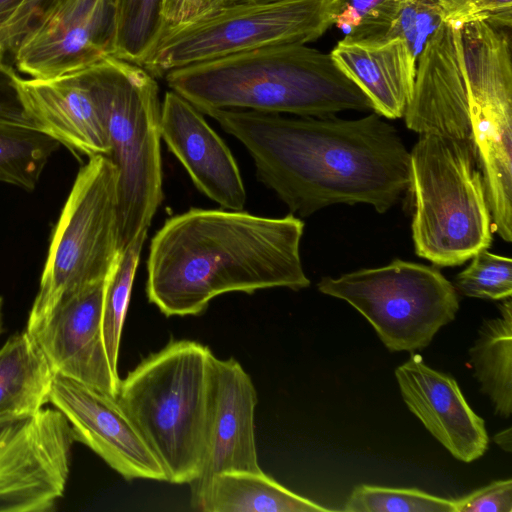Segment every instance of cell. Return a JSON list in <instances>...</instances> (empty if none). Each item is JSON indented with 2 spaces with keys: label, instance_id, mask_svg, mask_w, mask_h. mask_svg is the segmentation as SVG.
<instances>
[{
  "label": "cell",
  "instance_id": "6da1fadb",
  "mask_svg": "<svg viewBox=\"0 0 512 512\" xmlns=\"http://www.w3.org/2000/svg\"><path fill=\"white\" fill-rule=\"evenodd\" d=\"M206 115L242 143L258 180L301 217L341 203L385 213L410 188V154L376 112L352 120L238 109Z\"/></svg>",
  "mask_w": 512,
  "mask_h": 512
},
{
  "label": "cell",
  "instance_id": "7a4b0ae2",
  "mask_svg": "<svg viewBox=\"0 0 512 512\" xmlns=\"http://www.w3.org/2000/svg\"><path fill=\"white\" fill-rule=\"evenodd\" d=\"M304 222L243 210L191 208L168 218L150 243L146 295L165 316H196L215 297L307 288Z\"/></svg>",
  "mask_w": 512,
  "mask_h": 512
},
{
  "label": "cell",
  "instance_id": "3957f363",
  "mask_svg": "<svg viewBox=\"0 0 512 512\" xmlns=\"http://www.w3.org/2000/svg\"><path fill=\"white\" fill-rule=\"evenodd\" d=\"M168 87L202 114L217 109L330 116L373 111L330 54L307 44L262 47L177 68Z\"/></svg>",
  "mask_w": 512,
  "mask_h": 512
},
{
  "label": "cell",
  "instance_id": "277c9868",
  "mask_svg": "<svg viewBox=\"0 0 512 512\" xmlns=\"http://www.w3.org/2000/svg\"><path fill=\"white\" fill-rule=\"evenodd\" d=\"M214 356L199 342L171 340L120 380L117 399L167 482L190 484L200 473Z\"/></svg>",
  "mask_w": 512,
  "mask_h": 512
},
{
  "label": "cell",
  "instance_id": "5b68a950",
  "mask_svg": "<svg viewBox=\"0 0 512 512\" xmlns=\"http://www.w3.org/2000/svg\"><path fill=\"white\" fill-rule=\"evenodd\" d=\"M82 75L103 119L107 157L117 171L121 253L148 232L163 200L159 87L143 67L110 55Z\"/></svg>",
  "mask_w": 512,
  "mask_h": 512
},
{
  "label": "cell",
  "instance_id": "8992f818",
  "mask_svg": "<svg viewBox=\"0 0 512 512\" xmlns=\"http://www.w3.org/2000/svg\"><path fill=\"white\" fill-rule=\"evenodd\" d=\"M409 154L416 254L457 266L488 249L493 224L474 144L426 132Z\"/></svg>",
  "mask_w": 512,
  "mask_h": 512
},
{
  "label": "cell",
  "instance_id": "52a82bcc",
  "mask_svg": "<svg viewBox=\"0 0 512 512\" xmlns=\"http://www.w3.org/2000/svg\"><path fill=\"white\" fill-rule=\"evenodd\" d=\"M333 0L211 1L166 24L140 65L153 77L262 47L307 44L333 25Z\"/></svg>",
  "mask_w": 512,
  "mask_h": 512
},
{
  "label": "cell",
  "instance_id": "ba28073f",
  "mask_svg": "<svg viewBox=\"0 0 512 512\" xmlns=\"http://www.w3.org/2000/svg\"><path fill=\"white\" fill-rule=\"evenodd\" d=\"M117 171L104 155L79 170L53 230L26 330L31 334L66 296L108 277L118 256Z\"/></svg>",
  "mask_w": 512,
  "mask_h": 512
},
{
  "label": "cell",
  "instance_id": "9c48e42d",
  "mask_svg": "<svg viewBox=\"0 0 512 512\" xmlns=\"http://www.w3.org/2000/svg\"><path fill=\"white\" fill-rule=\"evenodd\" d=\"M317 287L354 307L393 352L425 348L459 309L458 293L439 270L399 259L339 278L323 277Z\"/></svg>",
  "mask_w": 512,
  "mask_h": 512
},
{
  "label": "cell",
  "instance_id": "30bf717a",
  "mask_svg": "<svg viewBox=\"0 0 512 512\" xmlns=\"http://www.w3.org/2000/svg\"><path fill=\"white\" fill-rule=\"evenodd\" d=\"M74 435L56 408L0 416V512H49L62 498Z\"/></svg>",
  "mask_w": 512,
  "mask_h": 512
},
{
  "label": "cell",
  "instance_id": "8fae6325",
  "mask_svg": "<svg viewBox=\"0 0 512 512\" xmlns=\"http://www.w3.org/2000/svg\"><path fill=\"white\" fill-rule=\"evenodd\" d=\"M117 0H51L13 48L35 79L82 71L110 55Z\"/></svg>",
  "mask_w": 512,
  "mask_h": 512
},
{
  "label": "cell",
  "instance_id": "7c38bea8",
  "mask_svg": "<svg viewBox=\"0 0 512 512\" xmlns=\"http://www.w3.org/2000/svg\"><path fill=\"white\" fill-rule=\"evenodd\" d=\"M49 402L79 441L126 480L167 481L166 474L116 396L54 374Z\"/></svg>",
  "mask_w": 512,
  "mask_h": 512
},
{
  "label": "cell",
  "instance_id": "4fadbf2b",
  "mask_svg": "<svg viewBox=\"0 0 512 512\" xmlns=\"http://www.w3.org/2000/svg\"><path fill=\"white\" fill-rule=\"evenodd\" d=\"M106 281L61 299L31 335L54 373L117 397L121 379L110 366L102 332Z\"/></svg>",
  "mask_w": 512,
  "mask_h": 512
},
{
  "label": "cell",
  "instance_id": "5bb4252c",
  "mask_svg": "<svg viewBox=\"0 0 512 512\" xmlns=\"http://www.w3.org/2000/svg\"><path fill=\"white\" fill-rule=\"evenodd\" d=\"M257 391L234 358H213L205 451L191 495L213 475L230 471L262 472L255 441Z\"/></svg>",
  "mask_w": 512,
  "mask_h": 512
},
{
  "label": "cell",
  "instance_id": "9a60e30c",
  "mask_svg": "<svg viewBox=\"0 0 512 512\" xmlns=\"http://www.w3.org/2000/svg\"><path fill=\"white\" fill-rule=\"evenodd\" d=\"M160 134L199 191L224 209L243 210L246 191L231 151L202 113L172 90L161 103Z\"/></svg>",
  "mask_w": 512,
  "mask_h": 512
},
{
  "label": "cell",
  "instance_id": "2e32d148",
  "mask_svg": "<svg viewBox=\"0 0 512 512\" xmlns=\"http://www.w3.org/2000/svg\"><path fill=\"white\" fill-rule=\"evenodd\" d=\"M395 376L408 409L452 456L469 463L485 453L489 444L485 422L454 378L430 368L415 353L397 367Z\"/></svg>",
  "mask_w": 512,
  "mask_h": 512
},
{
  "label": "cell",
  "instance_id": "e0dca14e",
  "mask_svg": "<svg viewBox=\"0 0 512 512\" xmlns=\"http://www.w3.org/2000/svg\"><path fill=\"white\" fill-rule=\"evenodd\" d=\"M18 85L44 131L74 153L108 156L107 131L82 71L49 79L19 75Z\"/></svg>",
  "mask_w": 512,
  "mask_h": 512
},
{
  "label": "cell",
  "instance_id": "ac0fdd59",
  "mask_svg": "<svg viewBox=\"0 0 512 512\" xmlns=\"http://www.w3.org/2000/svg\"><path fill=\"white\" fill-rule=\"evenodd\" d=\"M330 55L368 97L374 112L387 119L404 116L416 73L404 40L392 37L364 41L344 37Z\"/></svg>",
  "mask_w": 512,
  "mask_h": 512
},
{
  "label": "cell",
  "instance_id": "d6986e66",
  "mask_svg": "<svg viewBox=\"0 0 512 512\" xmlns=\"http://www.w3.org/2000/svg\"><path fill=\"white\" fill-rule=\"evenodd\" d=\"M191 505L203 512H328L262 472L230 471L213 475Z\"/></svg>",
  "mask_w": 512,
  "mask_h": 512
},
{
  "label": "cell",
  "instance_id": "ffe728a7",
  "mask_svg": "<svg viewBox=\"0 0 512 512\" xmlns=\"http://www.w3.org/2000/svg\"><path fill=\"white\" fill-rule=\"evenodd\" d=\"M54 374L27 330L12 335L0 348V416L43 409L49 402Z\"/></svg>",
  "mask_w": 512,
  "mask_h": 512
},
{
  "label": "cell",
  "instance_id": "44dd1931",
  "mask_svg": "<svg viewBox=\"0 0 512 512\" xmlns=\"http://www.w3.org/2000/svg\"><path fill=\"white\" fill-rule=\"evenodd\" d=\"M500 316L485 320L469 350L474 377L495 413L508 418L512 412V300H502Z\"/></svg>",
  "mask_w": 512,
  "mask_h": 512
},
{
  "label": "cell",
  "instance_id": "7402d4cb",
  "mask_svg": "<svg viewBox=\"0 0 512 512\" xmlns=\"http://www.w3.org/2000/svg\"><path fill=\"white\" fill-rule=\"evenodd\" d=\"M60 144L46 131L0 122V182L32 191Z\"/></svg>",
  "mask_w": 512,
  "mask_h": 512
},
{
  "label": "cell",
  "instance_id": "603a6c76",
  "mask_svg": "<svg viewBox=\"0 0 512 512\" xmlns=\"http://www.w3.org/2000/svg\"><path fill=\"white\" fill-rule=\"evenodd\" d=\"M146 238L147 232L141 233L119 254L106 281L102 311V332L107 357L115 374H118L122 329L140 254Z\"/></svg>",
  "mask_w": 512,
  "mask_h": 512
},
{
  "label": "cell",
  "instance_id": "cb8c5ba5",
  "mask_svg": "<svg viewBox=\"0 0 512 512\" xmlns=\"http://www.w3.org/2000/svg\"><path fill=\"white\" fill-rule=\"evenodd\" d=\"M163 0H117L110 56L140 65L159 36Z\"/></svg>",
  "mask_w": 512,
  "mask_h": 512
},
{
  "label": "cell",
  "instance_id": "d4e9b609",
  "mask_svg": "<svg viewBox=\"0 0 512 512\" xmlns=\"http://www.w3.org/2000/svg\"><path fill=\"white\" fill-rule=\"evenodd\" d=\"M345 512H456L455 499L431 495L416 488L361 484L345 502Z\"/></svg>",
  "mask_w": 512,
  "mask_h": 512
},
{
  "label": "cell",
  "instance_id": "484cf974",
  "mask_svg": "<svg viewBox=\"0 0 512 512\" xmlns=\"http://www.w3.org/2000/svg\"><path fill=\"white\" fill-rule=\"evenodd\" d=\"M407 0H333V25L352 40L386 39Z\"/></svg>",
  "mask_w": 512,
  "mask_h": 512
},
{
  "label": "cell",
  "instance_id": "4316f807",
  "mask_svg": "<svg viewBox=\"0 0 512 512\" xmlns=\"http://www.w3.org/2000/svg\"><path fill=\"white\" fill-rule=\"evenodd\" d=\"M471 263L455 278L456 292L473 298L503 300L512 295V260L488 249L471 257Z\"/></svg>",
  "mask_w": 512,
  "mask_h": 512
},
{
  "label": "cell",
  "instance_id": "83f0119b",
  "mask_svg": "<svg viewBox=\"0 0 512 512\" xmlns=\"http://www.w3.org/2000/svg\"><path fill=\"white\" fill-rule=\"evenodd\" d=\"M442 24L437 2L407 0L401 7L387 38L399 37L405 41L411 61L416 67L427 41Z\"/></svg>",
  "mask_w": 512,
  "mask_h": 512
},
{
  "label": "cell",
  "instance_id": "f1b7e54d",
  "mask_svg": "<svg viewBox=\"0 0 512 512\" xmlns=\"http://www.w3.org/2000/svg\"><path fill=\"white\" fill-rule=\"evenodd\" d=\"M442 22L461 27L475 21H485L511 30L512 0H438Z\"/></svg>",
  "mask_w": 512,
  "mask_h": 512
},
{
  "label": "cell",
  "instance_id": "f546056e",
  "mask_svg": "<svg viewBox=\"0 0 512 512\" xmlns=\"http://www.w3.org/2000/svg\"><path fill=\"white\" fill-rule=\"evenodd\" d=\"M3 54L0 51V122L43 130L26 106L18 85L19 75L5 62Z\"/></svg>",
  "mask_w": 512,
  "mask_h": 512
},
{
  "label": "cell",
  "instance_id": "4dcf8cb0",
  "mask_svg": "<svg viewBox=\"0 0 512 512\" xmlns=\"http://www.w3.org/2000/svg\"><path fill=\"white\" fill-rule=\"evenodd\" d=\"M456 512H512V480H497L455 499Z\"/></svg>",
  "mask_w": 512,
  "mask_h": 512
},
{
  "label": "cell",
  "instance_id": "1f68e13d",
  "mask_svg": "<svg viewBox=\"0 0 512 512\" xmlns=\"http://www.w3.org/2000/svg\"><path fill=\"white\" fill-rule=\"evenodd\" d=\"M51 0H24L0 31V46L13 50L21 36Z\"/></svg>",
  "mask_w": 512,
  "mask_h": 512
},
{
  "label": "cell",
  "instance_id": "d6a6232c",
  "mask_svg": "<svg viewBox=\"0 0 512 512\" xmlns=\"http://www.w3.org/2000/svg\"><path fill=\"white\" fill-rule=\"evenodd\" d=\"M24 0H0V31Z\"/></svg>",
  "mask_w": 512,
  "mask_h": 512
},
{
  "label": "cell",
  "instance_id": "836d02e7",
  "mask_svg": "<svg viewBox=\"0 0 512 512\" xmlns=\"http://www.w3.org/2000/svg\"><path fill=\"white\" fill-rule=\"evenodd\" d=\"M180 1L181 0H163L162 18L164 25L176 22Z\"/></svg>",
  "mask_w": 512,
  "mask_h": 512
},
{
  "label": "cell",
  "instance_id": "e575fe53",
  "mask_svg": "<svg viewBox=\"0 0 512 512\" xmlns=\"http://www.w3.org/2000/svg\"><path fill=\"white\" fill-rule=\"evenodd\" d=\"M511 428L508 427L493 436L494 442L504 451L511 452L512 450V436Z\"/></svg>",
  "mask_w": 512,
  "mask_h": 512
},
{
  "label": "cell",
  "instance_id": "d590c367",
  "mask_svg": "<svg viewBox=\"0 0 512 512\" xmlns=\"http://www.w3.org/2000/svg\"><path fill=\"white\" fill-rule=\"evenodd\" d=\"M2 309H3V298L0 296V335L3 332V314H2Z\"/></svg>",
  "mask_w": 512,
  "mask_h": 512
},
{
  "label": "cell",
  "instance_id": "8d00e7d4",
  "mask_svg": "<svg viewBox=\"0 0 512 512\" xmlns=\"http://www.w3.org/2000/svg\"><path fill=\"white\" fill-rule=\"evenodd\" d=\"M212 1H236V0H212Z\"/></svg>",
  "mask_w": 512,
  "mask_h": 512
},
{
  "label": "cell",
  "instance_id": "74e56055",
  "mask_svg": "<svg viewBox=\"0 0 512 512\" xmlns=\"http://www.w3.org/2000/svg\"><path fill=\"white\" fill-rule=\"evenodd\" d=\"M0 51H3V52H5V51H4V50H3L2 48H1V46H0Z\"/></svg>",
  "mask_w": 512,
  "mask_h": 512
},
{
  "label": "cell",
  "instance_id": "f35d334b",
  "mask_svg": "<svg viewBox=\"0 0 512 512\" xmlns=\"http://www.w3.org/2000/svg\"><path fill=\"white\" fill-rule=\"evenodd\" d=\"M430 1H434V2H437V3H438V0H430Z\"/></svg>",
  "mask_w": 512,
  "mask_h": 512
}]
</instances>
